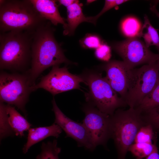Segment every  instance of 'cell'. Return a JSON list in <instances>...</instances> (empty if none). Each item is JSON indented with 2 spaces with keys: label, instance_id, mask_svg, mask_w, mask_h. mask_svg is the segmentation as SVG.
Segmentation results:
<instances>
[{
  "label": "cell",
  "instance_id": "cell-17",
  "mask_svg": "<svg viewBox=\"0 0 159 159\" xmlns=\"http://www.w3.org/2000/svg\"><path fill=\"white\" fill-rule=\"evenodd\" d=\"M144 23L141 28L138 37L143 38L148 48L152 46L159 47V35L158 30L152 25L146 15L144 17Z\"/></svg>",
  "mask_w": 159,
  "mask_h": 159
},
{
  "label": "cell",
  "instance_id": "cell-2",
  "mask_svg": "<svg viewBox=\"0 0 159 159\" xmlns=\"http://www.w3.org/2000/svg\"><path fill=\"white\" fill-rule=\"evenodd\" d=\"M34 32L12 31L0 33L1 70H6L24 73L29 70L31 65V45Z\"/></svg>",
  "mask_w": 159,
  "mask_h": 159
},
{
  "label": "cell",
  "instance_id": "cell-22",
  "mask_svg": "<svg viewBox=\"0 0 159 159\" xmlns=\"http://www.w3.org/2000/svg\"><path fill=\"white\" fill-rule=\"evenodd\" d=\"M140 113L147 124L159 130V105Z\"/></svg>",
  "mask_w": 159,
  "mask_h": 159
},
{
  "label": "cell",
  "instance_id": "cell-20",
  "mask_svg": "<svg viewBox=\"0 0 159 159\" xmlns=\"http://www.w3.org/2000/svg\"><path fill=\"white\" fill-rule=\"evenodd\" d=\"M155 143H134L130 147L128 151L131 152L136 159H143L148 156L157 147Z\"/></svg>",
  "mask_w": 159,
  "mask_h": 159
},
{
  "label": "cell",
  "instance_id": "cell-28",
  "mask_svg": "<svg viewBox=\"0 0 159 159\" xmlns=\"http://www.w3.org/2000/svg\"><path fill=\"white\" fill-rule=\"evenodd\" d=\"M146 159H159V154L157 147L151 154L147 157Z\"/></svg>",
  "mask_w": 159,
  "mask_h": 159
},
{
  "label": "cell",
  "instance_id": "cell-16",
  "mask_svg": "<svg viewBox=\"0 0 159 159\" xmlns=\"http://www.w3.org/2000/svg\"><path fill=\"white\" fill-rule=\"evenodd\" d=\"M67 23L63 26V34L70 35L81 23L84 22H90L89 17H86L84 14L79 1L76 0L73 4L67 7Z\"/></svg>",
  "mask_w": 159,
  "mask_h": 159
},
{
  "label": "cell",
  "instance_id": "cell-27",
  "mask_svg": "<svg viewBox=\"0 0 159 159\" xmlns=\"http://www.w3.org/2000/svg\"><path fill=\"white\" fill-rule=\"evenodd\" d=\"M158 2V1H157L151 3L150 8L151 11L159 18V12L156 9V6Z\"/></svg>",
  "mask_w": 159,
  "mask_h": 159
},
{
  "label": "cell",
  "instance_id": "cell-14",
  "mask_svg": "<svg viewBox=\"0 0 159 159\" xmlns=\"http://www.w3.org/2000/svg\"><path fill=\"white\" fill-rule=\"evenodd\" d=\"M34 7L43 18L55 26L61 24L65 26L66 23L59 11L57 1L30 0Z\"/></svg>",
  "mask_w": 159,
  "mask_h": 159
},
{
  "label": "cell",
  "instance_id": "cell-19",
  "mask_svg": "<svg viewBox=\"0 0 159 159\" xmlns=\"http://www.w3.org/2000/svg\"><path fill=\"white\" fill-rule=\"evenodd\" d=\"M40 153L36 157L37 159H59V155L61 148L57 146V140L47 143L43 142L41 146Z\"/></svg>",
  "mask_w": 159,
  "mask_h": 159
},
{
  "label": "cell",
  "instance_id": "cell-25",
  "mask_svg": "<svg viewBox=\"0 0 159 159\" xmlns=\"http://www.w3.org/2000/svg\"><path fill=\"white\" fill-rule=\"evenodd\" d=\"M127 0H106L103 7L96 15L89 17L90 22L95 24L97 19L103 14L113 7L128 1Z\"/></svg>",
  "mask_w": 159,
  "mask_h": 159
},
{
  "label": "cell",
  "instance_id": "cell-13",
  "mask_svg": "<svg viewBox=\"0 0 159 159\" xmlns=\"http://www.w3.org/2000/svg\"><path fill=\"white\" fill-rule=\"evenodd\" d=\"M100 68L106 72L105 77L112 87L125 101L127 92L128 74L130 69L122 61L116 60L108 61Z\"/></svg>",
  "mask_w": 159,
  "mask_h": 159
},
{
  "label": "cell",
  "instance_id": "cell-31",
  "mask_svg": "<svg viewBox=\"0 0 159 159\" xmlns=\"http://www.w3.org/2000/svg\"><path fill=\"white\" fill-rule=\"evenodd\" d=\"M94 1V0H87V2L89 3H91L92 2H93Z\"/></svg>",
  "mask_w": 159,
  "mask_h": 159
},
{
  "label": "cell",
  "instance_id": "cell-23",
  "mask_svg": "<svg viewBox=\"0 0 159 159\" xmlns=\"http://www.w3.org/2000/svg\"><path fill=\"white\" fill-rule=\"evenodd\" d=\"M153 129L152 126L147 124L142 127L135 137V143H152L154 136Z\"/></svg>",
  "mask_w": 159,
  "mask_h": 159
},
{
  "label": "cell",
  "instance_id": "cell-26",
  "mask_svg": "<svg viewBox=\"0 0 159 159\" xmlns=\"http://www.w3.org/2000/svg\"><path fill=\"white\" fill-rule=\"evenodd\" d=\"M96 57L101 60L108 61L111 57L110 47L107 44L102 43L95 49V52Z\"/></svg>",
  "mask_w": 159,
  "mask_h": 159
},
{
  "label": "cell",
  "instance_id": "cell-15",
  "mask_svg": "<svg viewBox=\"0 0 159 159\" xmlns=\"http://www.w3.org/2000/svg\"><path fill=\"white\" fill-rule=\"evenodd\" d=\"M62 132L60 126L54 123L49 126L30 128L28 130L26 142L22 149L23 153H26L33 145L48 137L57 138Z\"/></svg>",
  "mask_w": 159,
  "mask_h": 159
},
{
  "label": "cell",
  "instance_id": "cell-1",
  "mask_svg": "<svg viewBox=\"0 0 159 159\" xmlns=\"http://www.w3.org/2000/svg\"><path fill=\"white\" fill-rule=\"evenodd\" d=\"M52 24L47 21L33 34L31 65L27 72L34 86L37 78L48 68L62 63L72 64L65 57L63 50L56 40L55 30Z\"/></svg>",
  "mask_w": 159,
  "mask_h": 159
},
{
  "label": "cell",
  "instance_id": "cell-8",
  "mask_svg": "<svg viewBox=\"0 0 159 159\" xmlns=\"http://www.w3.org/2000/svg\"><path fill=\"white\" fill-rule=\"evenodd\" d=\"M81 74L70 73L66 66L52 67L50 72L41 78L40 81L32 87L33 91L43 89L53 96L73 89H80V83L84 82Z\"/></svg>",
  "mask_w": 159,
  "mask_h": 159
},
{
  "label": "cell",
  "instance_id": "cell-10",
  "mask_svg": "<svg viewBox=\"0 0 159 159\" xmlns=\"http://www.w3.org/2000/svg\"><path fill=\"white\" fill-rule=\"evenodd\" d=\"M82 110L85 114L82 123L88 131L95 147L105 145L111 138V116L88 103L83 106Z\"/></svg>",
  "mask_w": 159,
  "mask_h": 159
},
{
  "label": "cell",
  "instance_id": "cell-3",
  "mask_svg": "<svg viewBox=\"0 0 159 159\" xmlns=\"http://www.w3.org/2000/svg\"><path fill=\"white\" fill-rule=\"evenodd\" d=\"M47 21L30 0H0V31L35 32Z\"/></svg>",
  "mask_w": 159,
  "mask_h": 159
},
{
  "label": "cell",
  "instance_id": "cell-6",
  "mask_svg": "<svg viewBox=\"0 0 159 159\" xmlns=\"http://www.w3.org/2000/svg\"><path fill=\"white\" fill-rule=\"evenodd\" d=\"M32 83L27 72L8 73L1 70L0 74V102L14 105L26 115L25 106L33 92Z\"/></svg>",
  "mask_w": 159,
  "mask_h": 159
},
{
  "label": "cell",
  "instance_id": "cell-9",
  "mask_svg": "<svg viewBox=\"0 0 159 159\" xmlns=\"http://www.w3.org/2000/svg\"><path fill=\"white\" fill-rule=\"evenodd\" d=\"M113 47L130 69L140 64L156 62L157 60L158 54L152 52L137 37L128 38L116 43Z\"/></svg>",
  "mask_w": 159,
  "mask_h": 159
},
{
  "label": "cell",
  "instance_id": "cell-30",
  "mask_svg": "<svg viewBox=\"0 0 159 159\" xmlns=\"http://www.w3.org/2000/svg\"><path fill=\"white\" fill-rule=\"evenodd\" d=\"M157 49L158 50V58L157 61V62L159 67V47L157 48Z\"/></svg>",
  "mask_w": 159,
  "mask_h": 159
},
{
  "label": "cell",
  "instance_id": "cell-4",
  "mask_svg": "<svg viewBox=\"0 0 159 159\" xmlns=\"http://www.w3.org/2000/svg\"><path fill=\"white\" fill-rule=\"evenodd\" d=\"M81 75L89 89L85 96L87 103L110 116L117 109L127 106L101 73L87 70Z\"/></svg>",
  "mask_w": 159,
  "mask_h": 159
},
{
  "label": "cell",
  "instance_id": "cell-5",
  "mask_svg": "<svg viewBox=\"0 0 159 159\" xmlns=\"http://www.w3.org/2000/svg\"><path fill=\"white\" fill-rule=\"evenodd\" d=\"M111 116V138L114 140L119 159H125L130 147L141 128L147 124L135 109L119 108Z\"/></svg>",
  "mask_w": 159,
  "mask_h": 159
},
{
  "label": "cell",
  "instance_id": "cell-21",
  "mask_svg": "<svg viewBox=\"0 0 159 159\" xmlns=\"http://www.w3.org/2000/svg\"><path fill=\"white\" fill-rule=\"evenodd\" d=\"M122 28L124 34L129 38L138 37L141 29L139 21L132 17L127 18L123 21Z\"/></svg>",
  "mask_w": 159,
  "mask_h": 159
},
{
  "label": "cell",
  "instance_id": "cell-29",
  "mask_svg": "<svg viewBox=\"0 0 159 159\" xmlns=\"http://www.w3.org/2000/svg\"><path fill=\"white\" fill-rule=\"evenodd\" d=\"M75 0H59L57 1L59 4L63 5L66 7L74 3Z\"/></svg>",
  "mask_w": 159,
  "mask_h": 159
},
{
  "label": "cell",
  "instance_id": "cell-7",
  "mask_svg": "<svg viewBox=\"0 0 159 159\" xmlns=\"http://www.w3.org/2000/svg\"><path fill=\"white\" fill-rule=\"evenodd\" d=\"M159 80V67L157 61L129 69L125 100L127 106L129 108L136 107L152 91Z\"/></svg>",
  "mask_w": 159,
  "mask_h": 159
},
{
  "label": "cell",
  "instance_id": "cell-24",
  "mask_svg": "<svg viewBox=\"0 0 159 159\" xmlns=\"http://www.w3.org/2000/svg\"><path fill=\"white\" fill-rule=\"evenodd\" d=\"M82 46L83 47L90 49L97 48L102 44L100 38L93 34H88L80 41Z\"/></svg>",
  "mask_w": 159,
  "mask_h": 159
},
{
  "label": "cell",
  "instance_id": "cell-12",
  "mask_svg": "<svg viewBox=\"0 0 159 159\" xmlns=\"http://www.w3.org/2000/svg\"><path fill=\"white\" fill-rule=\"evenodd\" d=\"M1 140L12 134L21 137L32 125L12 105L0 103Z\"/></svg>",
  "mask_w": 159,
  "mask_h": 159
},
{
  "label": "cell",
  "instance_id": "cell-18",
  "mask_svg": "<svg viewBox=\"0 0 159 159\" xmlns=\"http://www.w3.org/2000/svg\"><path fill=\"white\" fill-rule=\"evenodd\" d=\"M159 105V80L152 91L134 109L140 113Z\"/></svg>",
  "mask_w": 159,
  "mask_h": 159
},
{
  "label": "cell",
  "instance_id": "cell-11",
  "mask_svg": "<svg viewBox=\"0 0 159 159\" xmlns=\"http://www.w3.org/2000/svg\"><path fill=\"white\" fill-rule=\"evenodd\" d=\"M52 110L55 115L54 123L59 125L66 134L76 141L79 147H83L86 149L93 150L95 148L90 134L82 123L75 122L66 116L57 106L53 98Z\"/></svg>",
  "mask_w": 159,
  "mask_h": 159
}]
</instances>
